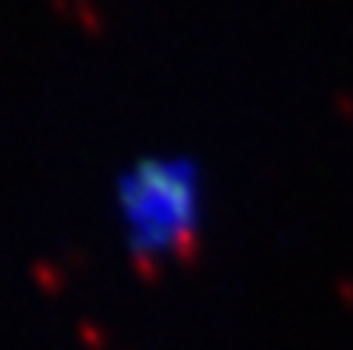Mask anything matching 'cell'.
Masks as SVG:
<instances>
[{"instance_id": "1", "label": "cell", "mask_w": 353, "mask_h": 350, "mask_svg": "<svg viewBox=\"0 0 353 350\" xmlns=\"http://www.w3.org/2000/svg\"><path fill=\"white\" fill-rule=\"evenodd\" d=\"M114 208L139 269H157L193 251L203 218L200 164L182 154H143L118 175Z\"/></svg>"}]
</instances>
